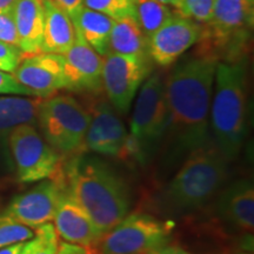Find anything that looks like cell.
Returning <instances> with one entry per match:
<instances>
[{
  "label": "cell",
  "mask_w": 254,
  "mask_h": 254,
  "mask_svg": "<svg viewBox=\"0 0 254 254\" xmlns=\"http://www.w3.org/2000/svg\"><path fill=\"white\" fill-rule=\"evenodd\" d=\"M218 62L214 55L198 49L165 79L168 122L159 151L165 170L178 168L212 139L209 111Z\"/></svg>",
  "instance_id": "1"
},
{
  "label": "cell",
  "mask_w": 254,
  "mask_h": 254,
  "mask_svg": "<svg viewBox=\"0 0 254 254\" xmlns=\"http://www.w3.org/2000/svg\"><path fill=\"white\" fill-rule=\"evenodd\" d=\"M73 196L101 234L107 233L128 214L132 195L125 179L95 155L78 154L65 168Z\"/></svg>",
  "instance_id": "2"
},
{
  "label": "cell",
  "mask_w": 254,
  "mask_h": 254,
  "mask_svg": "<svg viewBox=\"0 0 254 254\" xmlns=\"http://www.w3.org/2000/svg\"><path fill=\"white\" fill-rule=\"evenodd\" d=\"M228 164L211 139L192 152L158 190L152 200L154 211L165 217H182L202 208L221 190Z\"/></svg>",
  "instance_id": "3"
},
{
  "label": "cell",
  "mask_w": 254,
  "mask_h": 254,
  "mask_svg": "<svg viewBox=\"0 0 254 254\" xmlns=\"http://www.w3.org/2000/svg\"><path fill=\"white\" fill-rule=\"evenodd\" d=\"M249 75L245 58L219 60L209 111L211 138L231 163L240 153L247 131Z\"/></svg>",
  "instance_id": "4"
},
{
  "label": "cell",
  "mask_w": 254,
  "mask_h": 254,
  "mask_svg": "<svg viewBox=\"0 0 254 254\" xmlns=\"http://www.w3.org/2000/svg\"><path fill=\"white\" fill-rule=\"evenodd\" d=\"M128 133V153L142 166L160 151L167 128L168 110L165 79L151 73L139 88Z\"/></svg>",
  "instance_id": "5"
},
{
  "label": "cell",
  "mask_w": 254,
  "mask_h": 254,
  "mask_svg": "<svg viewBox=\"0 0 254 254\" xmlns=\"http://www.w3.org/2000/svg\"><path fill=\"white\" fill-rule=\"evenodd\" d=\"M254 26V0H217L213 13L201 25L199 49L228 62L243 57Z\"/></svg>",
  "instance_id": "6"
},
{
  "label": "cell",
  "mask_w": 254,
  "mask_h": 254,
  "mask_svg": "<svg viewBox=\"0 0 254 254\" xmlns=\"http://www.w3.org/2000/svg\"><path fill=\"white\" fill-rule=\"evenodd\" d=\"M90 122L88 110L71 94L44 98L38 107L41 135L60 155L77 154L84 148Z\"/></svg>",
  "instance_id": "7"
},
{
  "label": "cell",
  "mask_w": 254,
  "mask_h": 254,
  "mask_svg": "<svg viewBox=\"0 0 254 254\" xmlns=\"http://www.w3.org/2000/svg\"><path fill=\"white\" fill-rule=\"evenodd\" d=\"M173 222L141 212L127 214L100 240L103 254H153L170 245Z\"/></svg>",
  "instance_id": "8"
},
{
  "label": "cell",
  "mask_w": 254,
  "mask_h": 254,
  "mask_svg": "<svg viewBox=\"0 0 254 254\" xmlns=\"http://www.w3.org/2000/svg\"><path fill=\"white\" fill-rule=\"evenodd\" d=\"M17 179L21 184L41 182L60 173L62 155L51 147L33 124H24L8 134Z\"/></svg>",
  "instance_id": "9"
},
{
  "label": "cell",
  "mask_w": 254,
  "mask_h": 254,
  "mask_svg": "<svg viewBox=\"0 0 254 254\" xmlns=\"http://www.w3.org/2000/svg\"><path fill=\"white\" fill-rule=\"evenodd\" d=\"M152 73L150 57L107 53L103 64V91L120 113H127L136 92Z\"/></svg>",
  "instance_id": "10"
},
{
  "label": "cell",
  "mask_w": 254,
  "mask_h": 254,
  "mask_svg": "<svg viewBox=\"0 0 254 254\" xmlns=\"http://www.w3.org/2000/svg\"><path fill=\"white\" fill-rule=\"evenodd\" d=\"M91 100L88 125L84 147L87 151L112 158H124L128 153V132L118 116V111L109 100L97 98Z\"/></svg>",
  "instance_id": "11"
},
{
  "label": "cell",
  "mask_w": 254,
  "mask_h": 254,
  "mask_svg": "<svg viewBox=\"0 0 254 254\" xmlns=\"http://www.w3.org/2000/svg\"><path fill=\"white\" fill-rule=\"evenodd\" d=\"M65 184L62 174L53 179L41 180L28 192L15 195L1 213L30 228L47 224L53 220Z\"/></svg>",
  "instance_id": "12"
},
{
  "label": "cell",
  "mask_w": 254,
  "mask_h": 254,
  "mask_svg": "<svg viewBox=\"0 0 254 254\" xmlns=\"http://www.w3.org/2000/svg\"><path fill=\"white\" fill-rule=\"evenodd\" d=\"M201 25L174 12L173 17L148 38V55L159 66H170L199 43Z\"/></svg>",
  "instance_id": "13"
},
{
  "label": "cell",
  "mask_w": 254,
  "mask_h": 254,
  "mask_svg": "<svg viewBox=\"0 0 254 254\" xmlns=\"http://www.w3.org/2000/svg\"><path fill=\"white\" fill-rule=\"evenodd\" d=\"M64 56L65 90L75 93L98 94L103 91L104 57L97 53L79 34Z\"/></svg>",
  "instance_id": "14"
},
{
  "label": "cell",
  "mask_w": 254,
  "mask_h": 254,
  "mask_svg": "<svg viewBox=\"0 0 254 254\" xmlns=\"http://www.w3.org/2000/svg\"><path fill=\"white\" fill-rule=\"evenodd\" d=\"M12 75L38 98H49L65 90L64 56L41 52L24 57Z\"/></svg>",
  "instance_id": "15"
},
{
  "label": "cell",
  "mask_w": 254,
  "mask_h": 254,
  "mask_svg": "<svg viewBox=\"0 0 254 254\" xmlns=\"http://www.w3.org/2000/svg\"><path fill=\"white\" fill-rule=\"evenodd\" d=\"M53 221L58 237H62L66 243L90 249L103 238L66 184L60 194Z\"/></svg>",
  "instance_id": "16"
},
{
  "label": "cell",
  "mask_w": 254,
  "mask_h": 254,
  "mask_svg": "<svg viewBox=\"0 0 254 254\" xmlns=\"http://www.w3.org/2000/svg\"><path fill=\"white\" fill-rule=\"evenodd\" d=\"M217 209L220 217L244 232L254 227V186L251 179H239L218 193Z\"/></svg>",
  "instance_id": "17"
},
{
  "label": "cell",
  "mask_w": 254,
  "mask_h": 254,
  "mask_svg": "<svg viewBox=\"0 0 254 254\" xmlns=\"http://www.w3.org/2000/svg\"><path fill=\"white\" fill-rule=\"evenodd\" d=\"M19 39L25 57L41 53L45 26L44 0H17L12 8Z\"/></svg>",
  "instance_id": "18"
},
{
  "label": "cell",
  "mask_w": 254,
  "mask_h": 254,
  "mask_svg": "<svg viewBox=\"0 0 254 254\" xmlns=\"http://www.w3.org/2000/svg\"><path fill=\"white\" fill-rule=\"evenodd\" d=\"M45 26L41 52L65 55L75 41V28L69 15L53 4L51 0H44Z\"/></svg>",
  "instance_id": "19"
},
{
  "label": "cell",
  "mask_w": 254,
  "mask_h": 254,
  "mask_svg": "<svg viewBox=\"0 0 254 254\" xmlns=\"http://www.w3.org/2000/svg\"><path fill=\"white\" fill-rule=\"evenodd\" d=\"M71 20L74 25L75 33L86 41L95 52L101 57L107 55L114 19L82 6L72 15Z\"/></svg>",
  "instance_id": "20"
},
{
  "label": "cell",
  "mask_w": 254,
  "mask_h": 254,
  "mask_svg": "<svg viewBox=\"0 0 254 254\" xmlns=\"http://www.w3.org/2000/svg\"><path fill=\"white\" fill-rule=\"evenodd\" d=\"M107 53L150 57L148 39L142 32L134 14L124 15L114 20Z\"/></svg>",
  "instance_id": "21"
},
{
  "label": "cell",
  "mask_w": 254,
  "mask_h": 254,
  "mask_svg": "<svg viewBox=\"0 0 254 254\" xmlns=\"http://www.w3.org/2000/svg\"><path fill=\"white\" fill-rule=\"evenodd\" d=\"M41 99L12 94L0 97V138H8L15 127L24 124L34 125Z\"/></svg>",
  "instance_id": "22"
},
{
  "label": "cell",
  "mask_w": 254,
  "mask_h": 254,
  "mask_svg": "<svg viewBox=\"0 0 254 254\" xmlns=\"http://www.w3.org/2000/svg\"><path fill=\"white\" fill-rule=\"evenodd\" d=\"M134 15L146 38H150L173 17L174 12L160 0H133Z\"/></svg>",
  "instance_id": "23"
},
{
  "label": "cell",
  "mask_w": 254,
  "mask_h": 254,
  "mask_svg": "<svg viewBox=\"0 0 254 254\" xmlns=\"http://www.w3.org/2000/svg\"><path fill=\"white\" fill-rule=\"evenodd\" d=\"M59 239L52 224L41 225L34 231V236L25 241L20 254H56Z\"/></svg>",
  "instance_id": "24"
},
{
  "label": "cell",
  "mask_w": 254,
  "mask_h": 254,
  "mask_svg": "<svg viewBox=\"0 0 254 254\" xmlns=\"http://www.w3.org/2000/svg\"><path fill=\"white\" fill-rule=\"evenodd\" d=\"M33 236L34 231L30 227L12 220L0 212V249L13 244L25 243Z\"/></svg>",
  "instance_id": "25"
},
{
  "label": "cell",
  "mask_w": 254,
  "mask_h": 254,
  "mask_svg": "<svg viewBox=\"0 0 254 254\" xmlns=\"http://www.w3.org/2000/svg\"><path fill=\"white\" fill-rule=\"evenodd\" d=\"M84 6L100 12L114 20L124 15L134 14L133 0H84Z\"/></svg>",
  "instance_id": "26"
},
{
  "label": "cell",
  "mask_w": 254,
  "mask_h": 254,
  "mask_svg": "<svg viewBox=\"0 0 254 254\" xmlns=\"http://www.w3.org/2000/svg\"><path fill=\"white\" fill-rule=\"evenodd\" d=\"M217 0H182L177 13L190 18L200 25L206 24L213 13Z\"/></svg>",
  "instance_id": "27"
},
{
  "label": "cell",
  "mask_w": 254,
  "mask_h": 254,
  "mask_svg": "<svg viewBox=\"0 0 254 254\" xmlns=\"http://www.w3.org/2000/svg\"><path fill=\"white\" fill-rule=\"evenodd\" d=\"M24 57L18 46L0 41V71L13 73Z\"/></svg>",
  "instance_id": "28"
},
{
  "label": "cell",
  "mask_w": 254,
  "mask_h": 254,
  "mask_svg": "<svg viewBox=\"0 0 254 254\" xmlns=\"http://www.w3.org/2000/svg\"><path fill=\"white\" fill-rule=\"evenodd\" d=\"M0 41L19 47V39L12 11L0 9Z\"/></svg>",
  "instance_id": "29"
},
{
  "label": "cell",
  "mask_w": 254,
  "mask_h": 254,
  "mask_svg": "<svg viewBox=\"0 0 254 254\" xmlns=\"http://www.w3.org/2000/svg\"><path fill=\"white\" fill-rule=\"evenodd\" d=\"M0 94L36 97L33 92L23 86L21 84H19L13 75H12V73L4 71H0Z\"/></svg>",
  "instance_id": "30"
},
{
  "label": "cell",
  "mask_w": 254,
  "mask_h": 254,
  "mask_svg": "<svg viewBox=\"0 0 254 254\" xmlns=\"http://www.w3.org/2000/svg\"><path fill=\"white\" fill-rule=\"evenodd\" d=\"M53 4H56L58 7H60L63 11L72 17L79 8L84 6V0H51Z\"/></svg>",
  "instance_id": "31"
},
{
  "label": "cell",
  "mask_w": 254,
  "mask_h": 254,
  "mask_svg": "<svg viewBox=\"0 0 254 254\" xmlns=\"http://www.w3.org/2000/svg\"><path fill=\"white\" fill-rule=\"evenodd\" d=\"M56 254H90V251L84 246L60 241Z\"/></svg>",
  "instance_id": "32"
},
{
  "label": "cell",
  "mask_w": 254,
  "mask_h": 254,
  "mask_svg": "<svg viewBox=\"0 0 254 254\" xmlns=\"http://www.w3.org/2000/svg\"><path fill=\"white\" fill-rule=\"evenodd\" d=\"M153 254H194V253H190L189 251L182 249L179 246H171L167 245L160 249L157 252H154Z\"/></svg>",
  "instance_id": "33"
},
{
  "label": "cell",
  "mask_w": 254,
  "mask_h": 254,
  "mask_svg": "<svg viewBox=\"0 0 254 254\" xmlns=\"http://www.w3.org/2000/svg\"><path fill=\"white\" fill-rule=\"evenodd\" d=\"M23 245L24 243H18L13 244V245L6 246L4 249H0V254H20Z\"/></svg>",
  "instance_id": "34"
},
{
  "label": "cell",
  "mask_w": 254,
  "mask_h": 254,
  "mask_svg": "<svg viewBox=\"0 0 254 254\" xmlns=\"http://www.w3.org/2000/svg\"><path fill=\"white\" fill-rule=\"evenodd\" d=\"M17 0H0V9L2 11H12Z\"/></svg>",
  "instance_id": "35"
},
{
  "label": "cell",
  "mask_w": 254,
  "mask_h": 254,
  "mask_svg": "<svg viewBox=\"0 0 254 254\" xmlns=\"http://www.w3.org/2000/svg\"><path fill=\"white\" fill-rule=\"evenodd\" d=\"M160 1L164 2V4H166L167 6H170V7H173L174 12H177L180 7V2H182V0H160Z\"/></svg>",
  "instance_id": "36"
},
{
  "label": "cell",
  "mask_w": 254,
  "mask_h": 254,
  "mask_svg": "<svg viewBox=\"0 0 254 254\" xmlns=\"http://www.w3.org/2000/svg\"><path fill=\"white\" fill-rule=\"evenodd\" d=\"M240 254H253V253L250 252V251H246V252H241Z\"/></svg>",
  "instance_id": "37"
}]
</instances>
